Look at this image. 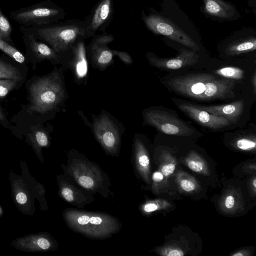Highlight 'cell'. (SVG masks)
Instances as JSON below:
<instances>
[{"instance_id":"cell-1","label":"cell","mask_w":256,"mask_h":256,"mask_svg":"<svg viewBox=\"0 0 256 256\" xmlns=\"http://www.w3.org/2000/svg\"><path fill=\"white\" fill-rule=\"evenodd\" d=\"M63 78L61 68L55 67L50 73L33 76L26 82L27 104H22L10 120L13 134L18 136L30 126L54 117L66 94Z\"/></svg>"},{"instance_id":"cell-2","label":"cell","mask_w":256,"mask_h":256,"mask_svg":"<svg viewBox=\"0 0 256 256\" xmlns=\"http://www.w3.org/2000/svg\"><path fill=\"white\" fill-rule=\"evenodd\" d=\"M169 87L182 96L200 100L224 99L234 96V84L210 74H186L171 78Z\"/></svg>"},{"instance_id":"cell-3","label":"cell","mask_w":256,"mask_h":256,"mask_svg":"<svg viewBox=\"0 0 256 256\" xmlns=\"http://www.w3.org/2000/svg\"><path fill=\"white\" fill-rule=\"evenodd\" d=\"M25 28L37 39L63 56L78 42L85 38L86 24L80 20Z\"/></svg>"},{"instance_id":"cell-4","label":"cell","mask_w":256,"mask_h":256,"mask_svg":"<svg viewBox=\"0 0 256 256\" xmlns=\"http://www.w3.org/2000/svg\"><path fill=\"white\" fill-rule=\"evenodd\" d=\"M64 218L74 230L93 238L110 236L120 229L116 220L105 214L66 210Z\"/></svg>"},{"instance_id":"cell-5","label":"cell","mask_w":256,"mask_h":256,"mask_svg":"<svg viewBox=\"0 0 256 256\" xmlns=\"http://www.w3.org/2000/svg\"><path fill=\"white\" fill-rule=\"evenodd\" d=\"M66 14L63 8L51 0L12 10L10 17L24 27L46 26L58 22L64 18Z\"/></svg>"},{"instance_id":"cell-6","label":"cell","mask_w":256,"mask_h":256,"mask_svg":"<svg viewBox=\"0 0 256 256\" xmlns=\"http://www.w3.org/2000/svg\"><path fill=\"white\" fill-rule=\"evenodd\" d=\"M26 48V56L33 70L38 63L48 60L54 65L63 64L64 56L45 42L37 39L24 26L20 28Z\"/></svg>"},{"instance_id":"cell-7","label":"cell","mask_w":256,"mask_h":256,"mask_svg":"<svg viewBox=\"0 0 256 256\" xmlns=\"http://www.w3.org/2000/svg\"><path fill=\"white\" fill-rule=\"evenodd\" d=\"M144 21L153 32L166 36L192 50H199L196 42L184 31L169 20L157 14L143 16Z\"/></svg>"},{"instance_id":"cell-8","label":"cell","mask_w":256,"mask_h":256,"mask_svg":"<svg viewBox=\"0 0 256 256\" xmlns=\"http://www.w3.org/2000/svg\"><path fill=\"white\" fill-rule=\"evenodd\" d=\"M145 122L160 132L176 136H188L193 132L188 124L167 111L151 109L144 114Z\"/></svg>"},{"instance_id":"cell-9","label":"cell","mask_w":256,"mask_h":256,"mask_svg":"<svg viewBox=\"0 0 256 256\" xmlns=\"http://www.w3.org/2000/svg\"><path fill=\"white\" fill-rule=\"evenodd\" d=\"M114 39L112 35L106 32L94 36L86 50L94 66L103 70L112 62L114 50L110 49L108 44Z\"/></svg>"},{"instance_id":"cell-10","label":"cell","mask_w":256,"mask_h":256,"mask_svg":"<svg viewBox=\"0 0 256 256\" xmlns=\"http://www.w3.org/2000/svg\"><path fill=\"white\" fill-rule=\"evenodd\" d=\"M93 130L102 146L110 152L118 149L120 142V130L112 118L101 114L94 120Z\"/></svg>"},{"instance_id":"cell-11","label":"cell","mask_w":256,"mask_h":256,"mask_svg":"<svg viewBox=\"0 0 256 256\" xmlns=\"http://www.w3.org/2000/svg\"><path fill=\"white\" fill-rule=\"evenodd\" d=\"M112 0H101L96 6L88 20L85 22L84 38L94 36L98 30H104L112 17Z\"/></svg>"},{"instance_id":"cell-12","label":"cell","mask_w":256,"mask_h":256,"mask_svg":"<svg viewBox=\"0 0 256 256\" xmlns=\"http://www.w3.org/2000/svg\"><path fill=\"white\" fill-rule=\"evenodd\" d=\"M146 57L152 65L165 70H175L191 66L198 60V56L194 50L185 48L180 49L179 54L174 58H162L150 53H148Z\"/></svg>"},{"instance_id":"cell-13","label":"cell","mask_w":256,"mask_h":256,"mask_svg":"<svg viewBox=\"0 0 256 256\" xmlns=\"http://www.w3.org/2000/svg\"><path fill=\"white\" fill-rule=\"evenodd\" d=\"M178 108L192 119L209 128L218 130L230 124L231 122L225 117L212 114L196 105L181 103L178 104Z\"/></svg>"},{"instance_id":"cell-14","label":"cell","mask_w":256,"mask_h":256,"mask_svg":"<svg viewBox=\"0 0 256 256\" xmlns=\"http://www.w3.org/2000/svg\"><path fill=\"white\" fill-rule=\"evenodd\" d=\"M27 64H20L6 55L0 56V79L26 82L28 74Z\"/></svg>"},{"instance_id":"cell-15","label":"cell","mask_w":256,"mask_h":256,"mask_svg":"<svg viewBox=\"0 0 256 256\" xmlns=\"http://www.w3.org/2000/svg\"><path fill=\"white\" fill-rule=\"evenodd\" d=\"M72 54V59L67 62L74 76L78 79L84 78L87 74L86 48L83 40L78 42L70 49Z\"/></svg>"},{"instance_id":"cell-16","label":"cell","mask_w":256,"mask_h":256,"mask_svg":"<svg viewBox=\"0 0 256 256\" xmlns=\"http://www.w3.org/2000/svg\"><path fill=\"white\" fill-rule=\"evenodd\" d=\"M196 106L212 114L224 116L231 122H234L240 117L243 110L244 104L242 101L238 100L222 105Z\"/></svg>"},{"instance_id":"cell-17","label":"cell","mask_w":256,"mask_h":256,"mask_svg":"<svg viewBox=\"0 0 256 256\" xmlns=\"http://www.w3.org/2000/svg\"><path fill=\"white\" fill-rule=\"evenodd\" d=\"M52 131L50 125L45 126L44 124H34L22 130L17 136L24 135L35 145L44 147L48 144L50 134Z\"/></svg>"},{"instance_id":"cell-18","label":"cell","mask_w":256,"mask_h":256,"mask_svg":"<svg viewBox=\"0 0 256 256\" xmlns=\"http://www.w3.org/2000/svg\"><path fill=\"white\" fill-rule=\"evenodd\" d=\"M204 10L208 14L220 18H231L235 14L234 7L224 0H204Z\"/></svg>"},{"instance_id":"cell-19","label":"cell","mask_w":256,"mask_h":256,"mask_svg":"<svg viewBox=\"0 0 256 256\" xmlns=\"http://www.w3.org/2000/svg\"><path fill=\"white\" fill-rule=\"evenodd\" d=\"M256 39L254 38L234 42L230 44L226 48V52L228 55H236L255 50Z\"/></svg>"},{"instance_id":"cell-20","label":"cell","mask_w":256,"mask_h":256,"mask_svg":"<svg viewBox=\"0 0 256 256\" xmlns=\"http://www.w3.org/2000/svg\"><path fill=\"white\" fill-rule=\"evenodd\" d=\"M0 50L7 56L21 64H27L29 61L26 56L15 46L0 38Z\"/></svg>"},{"instance_id":"cell-21","label":"cell","mask_w":256,"mask_h":256,"mask_svg":"<svg viewBox=\"0 0 256 256\" xmlns=\"http://www.w3.org/2000/svg\"><path fill=\"white\" fill-rule=\"evenodd\" d=\"M12 26L0 7V38L15 46L12 38Z\"/></svg>"},{"instance_id":"cell-22","label":"cell","mask_w":256,"mask_h":256,"mask_svg":"<svg viewBox=\"0 0 256 256\" xmlns=\"http://www.w3.org/2000/svg\"><path fill=\"white\" fill-rule=\"evenodd\" d=\"M24 82L12 79H0V99H4L10 92L18 90Z\"/></svg>"},{"instance_id":"cell-23","label":"cell","mask_w":256,"mask_h":256,"mask_svg":"<svg viewBox=\"0 0 256 256\" xmlns=\"http://www.w3.org/2000/svg\"><path fill=\"white\" fill-rule=\"evenodd\" d=\"M216 74L228 79L240 80L244 76V71L238 68L226 66L215 70Z\"/></svg>"},{"instance_id":"cell-24","label":"cell","mask_w":256,"mask_h":256,"mask_svg":"<svg viewBox=\"0 0 256 256\" xmlns=\"http://www.w3.org/2000/svg\"><path fill=\"white\" fill-rule=\"evenodd\" d=\"M76 179L78 183L84 188L92 190L96 188V182L90 175L78 174Z\"/></svg>"},{"instance_id":"cell-25","label":"cell","mask_w":256,"mask_h":256,"mask_svg":"<svg viewBox=\"0 0 256 256\" xmlns=\"http://www.w3.org/2000/svg\"><path fill=\"white\" fill-rule=\"evenodd\" d=\"M236 146L243 150H250L255 149L256 143L255 140L248 138H241L236 142Z\"/></svg>"},{"instance_id":"cell-26","label":"cell","mask_w":256,"mask_h":256,"mask_svg":"<svg viewBox=\"0 0 256 256\" xmlns=\"http://www.w3.org/2000/svg\"><path fill=\"white\" fill-rule=\"evenodd\" d=\"M61 194L64 199L69 202H74L75 200V193L68 186H64L62 188Z\"/></svg>"},{"instance_id":"cell-27","label":"cell","mask_w":256,"mask_h":256,"mask_svg":"<svg viewBox=\"0 0 256 256\" xmlns=\"http://www.w3.org/2000/svg\"><path fill=\"white\" fill-rule=\"evenodd\" d=\"M0 124L5 128L10 130L11 123L4 110L0 105Z\"/></svg>"},{"instance_id":"cell-28","label":"cell","mask_w":256,"mask_h":256,"mask_svg":"<svg viewBox=\"0 0 256 256\" xmlns=\"http://www.w3.org/2000/svg\"><path fill=\"white\" fill-rule=\"evenodd\" d=\"M188 168L195 172H200L203 169V164L200 160H192L188 162Z\"/></svg>"},{"instance_id":"cell-29","label":"cell","mask_w":256,"mask_h":256,"mask_svg":"<svg viewBox=\"0 0 256 256\" xmlns=\"http://www.w3.org/2000/svg\"><path fill=\"white\" fill-rule=\"evenodd\" d=\"M182 188L186 192H189L193 190L195 188L194 184L191 181L183 180L180 182Z\"/></svg>"},{"instance_id":"cell-30","label":"cell","mask_w":256,"mask_h":256,"mask_svg":"<svg viewBox=\"0 0 256 256\" xmlns=\"http://www.w3.org/2000/svg\"><path fill=\"white\" fill-rule=\"evenodd\" d=\"M176 168L174 164H169L163 166L162 168V173L165 176H168L173 173Z\"/></svg>"},{"instance_id":"cell-31","label":"cell","mask_w":256,"mask_h":256,"mask_svg":"<svg viewBox=\"0 0 256 256\" xmlns=\"http://www.w3.org/2000/svg\"><path fill=\"white\" fill-rule=\"evenodd\" d=\"M114 55L118 56L120 59L126 63H130L132 62V59L130 56L126 52H119L114 50Z\"/></svg>"},{"instance_id":"cell-32","label":"cell","mask_w":256,"mask_h":256,"mask_svg":"<svg viewBox=\"0 0 256 256\" xmlns=\"http://www.w3.org/2000/svg\"><path fill=\"white\" fill-rule=\"evenodd\" d=\"M166 252L163 255L166 256H183L184 255V252L182 250L177 249L169 250Z\"/></svg>"},{"instance_id":"cell-33","label":"cell","mask_w":256,"mask_h":256,"mask_svg":"<svg viewBox=\"0 0 256 256\" xmlns=\"http://www.w3.org/2000/svg\"><path fill=\"white\" fill-rule=\"evenodd\" d=\"M38 246L43 250H47L50 246V242L46 238H40L38 240Z\"/></svg>"},{"instance_id":"cell-34","label":"cell","mask_w":256,"mask_h":256,"mask_svg":"<svg viewBox=\"0 0 256 256\" xmlns=\"http://www.w3.org/2000/svg\"><path fill=\"white\" fill-rule=\"evenodd\" d=\"M234 204V198L232 196H228L225 200V206L228 208H232Z\"/></svg>"},{"instance_id":"cell-35","label":"cell","mask_w":256,"mask_h":256,"mask_svg":"<svg viewBox=\"0 0 256 256\" xmlns=\"http://www.w3.org/2000/svg\"><path fill=\"white\" fill-rule=\"evenodd\" d=\"M158 207L156 204L154 203H150L146 204L144 206V210L146 212H152L156 210Z\"/></svg>"},{"instance_id":"cell-36","label":"cell","mask_w":256,"mask_h":256,"mask_svg":"<svg viewBox=\"0 0 256 256\" xmlns=\"http://www.w3.org/2000/svg\"><path fill=\"white\" fill-rule=\"evenodd\" d=\"M16 199L18 203L24 204L26 202L27 197L24 192H19L16 196Z\"/></svg>"},{"instance_id":"cell-37","label":"cell","mask_w":256,"mask_h":256,"mask_svg":"<svg viewBox=\"0 0 256 256\" xmlns=\"http://www.w3.org/2000/svg\"><path fill=\"white\" fill-rule=\"evenodd\" d=\"M164 178L163 174L159 172H154L152 175V179L154 182H158Z\"/></svg>"},{"instance_id":"cell-38","label":"cell","mask_w":256,"mask_h":256,"mask_svg":"<svg viewBox=\"0 0 256 256\" xmlns=\"http://www.w3.org/2000/svg\"><path fill=\"white\" fill-rule=\"evenodd\" d=\"M256 74H255V72H254V76H253V78H252V84H253L254 91V93L256 92Z\"/></svg>"},{"instance_id":"cell-39","label":"cell","mask_w":256,"mask_h":256,"mask_svg":"<svg viewBox=\"0 0 256 256\" xmlns=\"http://www.w3.org/2000/svg\"><path fill=\"white\" fill-rule=\"evenodd\" d=\"M232 256H244V254L240 253V252H238V253L233 254Z\"/></svg>"},{"instance_id":"cell-40","label":"cell","mask_w":256,"mask_h":256,"mask_svg":"<svg viewBox=\"0 0 256 256\" xmlns=\"http://www.w3.org/2000/svg\"><path fill=\"white\" fill-rule=\"evenodd\" d=\"M252 183H253L254 186V188H256V179L254 180Z\"/></svg>"}]
</instances>
